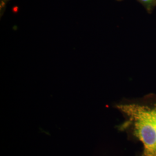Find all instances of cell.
Listing matches in <instances>:
<instances>
[{
  "label": "cell",
  "instance_id": "cell-1",
  "mask_svg": "<svg viewBox=\"0 0 156 156\" xmlns=\"http://www.w3.org/2000/svg\"><path fill=\"white\" fill-rule=\"evenodd\" d=\"M124 121L119 129L128 139L141 144L135 156H156V93L116 105Z\"/></svg>",
  "mask_w": 156,
  "mask_h": 156
},
{
  "label": "cell",
  "instance_id": "cell-2",
  "mask_svg": "<svg viewBox=\"0 0 156 156\" xmlns=\"http://www.w3.org/2000/svg\"><path fill=\"white\" fill-rule=\"evenodd\" d=\"M140 2L145 6V8L148 10L151 11V9L156 5V0H138Z\"/></svg>",
  "mask_w": 156,
  "mask_h": 156
},
{
  "label": "cell",
  "instance_id": "cell-3",
  "mask_svg": "<svg viewBox=\"0 0 156 156\" xmlns=\"http://www.w3.org/2000/svg\"><path fill=\"white\" fill-rule=\"evenodd\" d=\"M8 0H1V7H4Z\"/></svg>",
  "mask_w": 156,
  "mask_h": 156
}]
</instances>
